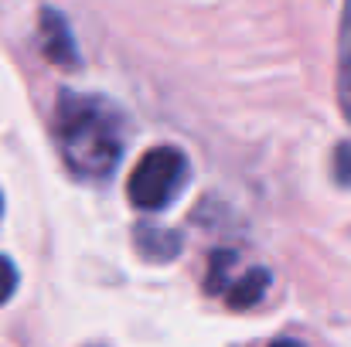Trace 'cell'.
<instances>
[{
    "label": "cell",
    "instance_id": "cell-1",
    "mask_svg": "<svg viewBox=\"0 0 351 347\" xmlns=\"http://www.w3.org/2000/svg\"><path fill=\"white\" fill-rule=\"evenodd\" d=\"M55 140L72 174L103 181L117 170L126 143L119 110L103 96L62 92L55 113Z\"/></svg>",
    "mask_w": 351,
    "mask_h": 347
},
{
    "label": "cell",
    "instance_id": "cell-2",
    "mask_svg": "<svg viewBox=\"0 0 351 347\" xmlns=\"http://www.w3.org/2000/svg\"><path fill=\"white\" fill-rule=\"evenodd\" d=\"M188 177V160L178 146H154L140 157V164L130 174L126 194L140 211H157L164 208L184 184Z\"/></svg>",
    "mask_w": 351,
    "mask_h": 347
},
{
    "label": "cell",
    "instance_id": "cell-3",
    "mask_svg": "<svg viewBox=\"0 0 351 347\" xmlns=\"http://www.w3.org/2000/svg\"><path fill=\"white\" fill-rule=\"evenodd\" d=\"M41 44H45L48 62H55V65L79 62V48H75V38L69 31V21L55 10H41Z\"/></svg>",
    "mask_w": 351,
    "mask_h": 347
},
{
    "label": "cell",
    "instance_id": "cell-4",
    "mask_svg": "<svg viewBox=\"0 0 351 347\" xmlns=\"http://www.w3.org/2000/svg\"><path fill=\"white\" fill-rule=\"evenodd\" d=\"M338 103L351 123V0H345L338 31Z\"/></svg>",
    "mask_w": 351,
    "mask_h": 347
},
{
    "label": "cell",
    "instance_id": "cell-5",
    "mask_svg": "<svg viewBox=\"0 0 351 347\" xmlns=\"http://www.w3.org/2000/svg\"><path fill=\"white\" fill-rule=\"evenodd\" d=\"M266 286H269V272H266V269H249V272H242L235 283H229V290H226L222 296L229 300V307L245 310V307L259 303V296L266 293Z\"/></svg>",
    "mask_w": 351,
    "mask_h": 347
},
{
    "label": "cell",
    "instance_id": "cell-6",
    "mask_svg": "<svg viewBox=\"0 0 351 347\" xmlns=\"http://www.w3.org/2000/svg\"><path fill=\"white\" fill-rule=\"evenodd\" d=\"M136 238H140L136 245H140L143 252H147L150 245H160V259H164V255H174V252H178V238H171V231L140 229V231H136Z\"/></svg>",
    "mask_w": 351,
    "mask_h": 347
},
{
    "label": "cell",
    "instance_id": "cell-7",
    "mask_svg": "<svg viewBox=\"0 0 351 347\" xmlns=\"http://www.w3.org/2000/svg\"><path fill=\"white\" fill-rule=\"evenodd\" d=\"M14 290H17V269L7 255H0V307L14 296Z\"/></svg>",
    "mask_w": 351,
    "mask_h": 347
},
{
    "label": "cell",
    "instance_id": "cell-8",
    "mask_svg": "<svg viewBox=\"0 0 351 347\" xmlns=\"http://www.w3.org/2000/svg\"><path fill=\"white\" fill-rule=\"evenodd\" d=\"M335 177H338V184L351 188V143H341L335 150Z\"/></svg>",
    "mask_w": 351,
    "mask_h": 347
},
{
    "label": "cell",
    "instance_id": "cell-9",
    "mask_svg": "<svg viewBox=\"0 0 351 347\" xmlns=\"http://www.w3.org/2000/svg\"><path fill=\"white\" fill-rule=\"evenodd\" d=\"M273 347H300L297 341H280V344H273Z\"/></svg>",
    "mask_w": 351,
    "mask_h": 347
},
{
    "label": "cell",
    "instance_id": "cell-10",
    "mask_svg": "<svg viewBox=\"0 0 351 347\" xmlns=\"http://www.w3.org/2000/svg\"><path fill=\"white\" fill-rule=\"evenodd\" d=\"M0 211H3V198H0Z\"/></svg>",
    "mask_w": 351,
    "mask_h": 347
}]
</instances>
